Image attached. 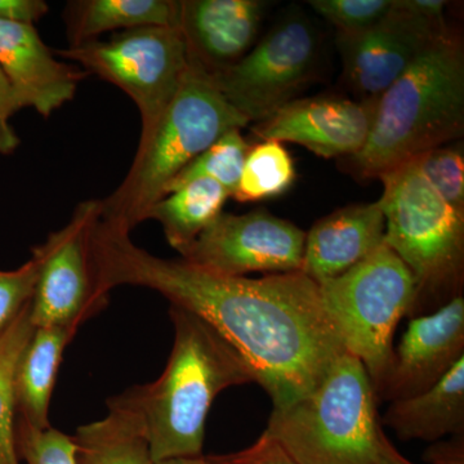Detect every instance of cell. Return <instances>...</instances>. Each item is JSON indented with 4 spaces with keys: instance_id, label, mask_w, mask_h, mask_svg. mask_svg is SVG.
<instances>
[{
    "instance_id": "cell-1",
    "label": "cell",
    "mask_w": 464,
    "mask_h": 464,
    "mask_svg": "<svg viewBox=\"0 0 464 464\" xmlns=\"http://www.w3.org/2000/svg\"><path fill=\"white\" fill-rule=\"evenodd\" d=\"M91 248L101 297L118 286H142L200 317L246 360L273 411L308 395L346 351L319 285L302 271L225 276L157 257L101 217Z\"/></svg>"
},
{
    "instance_id": "cell-2",
    "label": "cell",
    "mask_w": 464,
    "mask_h": 464,
    "mask_svg": "<svg viewBox=\"0 0 464 464\" xmlns=\"http://www.w3.org/2000/svg\"><path fill=\"white\" fill-rule=\"evenodd\" d=\"M174 343L163 374L116 400L142 427L152 462L203 456L208 414L217 396L256 382L246 360L200 317L170 306Z\"/></svg>"
},
{
    "instance_id": "cell-3",
    "label": "cell",
    "mask_w": 464,
    "mask_h": 464,
    "mask_svg": "<svg viewBox=\"0 0 464 464\" xmlns=\"http://www.w3.org/2000/svg\"><path fill=\"white\" fill-rule=\"evenodd\" d=\"M463 130V43L449 29L378 97L364 148L341 160L357 179H380Z\"/></svg>"
},
{
    "instance_id": "cell-4",
    "label": "cell",
    "mask_w": 464,
    "mask_h": 464,
    "mask_svg": "<svg viewBox=\"0 0 464 464\" xmlns=\"http://www.w3.org/2000/svg\"><path fill=\"white\" fill-rule=\"evenodd\" d=\"M248 119L218 90L213 76L188 58L181 87L150 141L137 149L130 172L101 200V219L130 232L146 221L150 208L164 197L170 181L228 130Z\"/></svg>"
},
{
    "instance_id": "cell-5",
    "label": "cell",
    "mask_w": 464,
    "mask_h": 464,
    "mask_svg": "<svg viewBox=\"0 0 464 464\" xmlns=\"http://www.w3.org/2000/svg\"><path fill=\"white\" fill-rule=\"evenodd\" d=\"M380 179L384 244L413 275L411 317L427 315L462 295L464 215L433 190L414 160Z\"/></svg>"
},
{
    "instance_id": "cell-6",
    "label": "cell",
    "mask_w": 464,
    "mask_h": 464,
    "mask_svg": "<svg viewBox=\"0 0 464 464\" xmlns=\"http://www.w3.org/2000/svg\"><path fill=\"white\" fill-rule=\"evenodd\" d=\"M377 404L364 365L344 351L308 395L273 411L265 432L298 464H375Z\"/></svg>"
},
{
    "instance_id": "cell-7",
    "label": "cell",
    "mask_w": 464,
    "mask_h": 464,
    "mask_svg": "<svg viewBox=\"0 0 464 464\" xmlns=\"http://www.w3.org/2000/svg\"><path fill=\"white\" fill-rule=\"evenodd\" d=\"M317 285L344 348L364 365L377 395L392 364L396 328L413 310V275L383 243L347 273Z\"/></svg>"
},
{
    "instance_id": "cell-8",
    "label": "cell",
    "mask_w": 464,
    "mask_h": 464,
    "mask_svg": "<svg viewBox=\"0 0 464 464\" xmlns=\"http://www.w3.org/2000/svg\"><path fill=\"white\" fill-rule=\"evenodd\" d=\"M53 53L114 84L133 101L142 124L137 149L151 139L188 69V45L179 27H139Z\"/></svg>"
},
{
    "instance_id": "cell-9",
    "label": "cell",
    "mask_w": 464,
    "mask_h": 464,
    "mask_svg": "<svg viewBox=\"0 0 464 464\" xmlns=\"http://www.w3.org/2000/svg\"><path fill=\"white\" fill-rule=\"evenodd\" d=\"M320 41L313 24L292 14L256 43L239 63L212 75L213 81L248 121H264L315 75Z\"/></svg>"
},
{
    "instance_id": "cell-10",
    "label": "cell",
    "mask_w": 464,
    "mask_h": 464,
    "mask_svg": "<svg viewBox=\"0 0 464 464\" xmlns=\"http://www.w3.org/2000/svg\"><path fill=\"white\" fill-rule=\"evenodd\" d=\"M101 217V200L78 204L65 227L35 246L42 257L41 274L30 315L35 328L81 326L106 306L97 292L92 259V234Z\"/></svg>"
},
{
    "instance_id": "cell-11",
    "label": "cell",
    "mask_w": 464,
    "mask_h": 464,
    "mask_svg": "<svg viewBox=\"0 0 464 464\" xmlns=\"http://www.w3.org/2000/svg\"><path fill=\"white\" fill-rule=\"evenodd\" d=\"M306 232L286 219L256 209L221 213L179 253L183 261L225 276L301 271Z\"/></svg>"
},
{
    "instance_id": "cell-12",
    "label": "cell",
    "mask_w": 464,
    "mask_h": 464,
    "mask_svg": "<svg viewBox=\"0 0 464 464\" xmlns=\"http://www.w3.org/2000/svg\"><path fill=\"white\" fill-rule=\"evenodd\" d=\"M449 26L433 25L406 14L392 0V8L377 25L357 33H338L344 81L360 100L378 99L404 74Z\"/></svg>"
},
{
    "instance_id": "cell-13",
    "label": "cell",
    "mask_w": 464,
    "mask_h": 464,
    "mask_svg": "<svg viewBox=\"0 0 464 464\" xmlns=\"http://www.w3.org/2000/svg\"><path fill=\"white\" fill-rule=\"evenodd\" d=\"M373 100H348L319 96L293 100L259 121L255 128L262 141H279L304 146L317 157L346 159L364 148L372 124Z\"/></svg>"
},
{
    "instance_id": "cell-14",
    "label": "cell",
    "mask_w": 464,
    "mask_h": 464,
    "mask_svg": "<svg viewBox=\"0 0 464 464\" xmlns=\"http://www.w3.org/2000/svg\"><path fill=\"white\" fill-rule=\"evenodd\" d=\"M464 357V297L427 315L411 317L392 364L377 392L378 401L411 398L438 383Z\"/></svg>"
},
{
    "instance_id": "cell-15",
    "label": "cell",
    "mask_w": 464,
    "mask_h": 464,
    "mask_svg": "<svg viewBox=\"0 0 464 464\" xmlns=\"http://www.w3.org/2000/svg\"><path fill=\"white\" fill-rule=\"evenodd\" d=\"M0 70L16 96L20 110L43 118L74 99L88 72L54 57L34 25L0 20Z\"/></svg>"
},
{
    "instance_id": "cell-16",
    "label": "cell",
    "mask_w": 464,
    "mask_h": 464,
    "mask_svg": "<svg viewBox=\"0 0 464 464\" xmlns=\"http://www.w3.org/2000/svg\"><path fill=\"white\" fill-rule=\"evenodd\" d=\"M266 8L262 0H181L188 58L210 75L234 66L255 47Z\"/></svg>"
},
{
    "instance_id": "cell-17",
    "label": "cell",
    "mask_w": 464,
    "mask_h": 464,
    "mask_svg": "<svg viewBox=\"0 0 464 464\" xmlns=\"http://www.w3.org/2000/svg\"><path fill=\"white\" fill-rule=\"evenodd\" d=\"M384 230L378 201L334 210L306 232L302 273L316 284L341 276L380 248Z\"/></svg>"
},
{
    "instance_id": "cell-18",
    "label": "cell",
    "mask_w": 464,
    "mask_h": 464,
    "mask_svg": "<svg viewBox=\"0 0 464 464\" xmlns=\"http://www.w3.org/2000/svg\"><path fill=\"white\" fill-rule=\"evenodd\" d=\"M382 423L402 441L464 435V357L429 390L390 402Z\"/></svg>"
},
{
    "instance_id": "cell-19",
    "label": "cell",
    "mask_w": 464,
    "mask_h": 464,
    "mask_svg": "<svg viewBox=\"0 0 464 464\" xmlns=\"http://www.w3.org/2000/svg\"><path fill=\"white\" fill-rule=\"evenodd\" d=\"M79 326L56 325L35 328L18 362L14 398L16 420L34 429H48V411L58 366Z\"/></svg>"
},
{
    "instance_id": "cell-20",
    "label": "cell",
    "mask_w": 464,
    "mask_h": 464,
    "mask_svg": "<svg viewBox=\"0 0 464 464\" xmlns=\"http://www.w3.org/2000/svg\"><path fill=\"white\" fill-rule=\"evenodd\" d=\"M69 47L97 41L109 32L179 26V0H79L63 14Z\"/></svg>"
},
{
    "instance_id": "cell-21",
    "label": "cell",
    "mask_w": 464,
    "mask_h": 464,
    "mask_svg": "<svg viewBox=\"0 0 464 464\" xmlns=\"http://www.w3.org/2000/svg\"><path fill=\"white\" fill-rule=\"evenodd\" d=\"M228 198L219 183L209 179H192L157 201L146 219L158 221L169 246L181 253L224 213Z\"/></svg>"
},
{
    "instance_id": "cell-22",
    "label": "cell",
    "mask_w": 464,
    "mask_h": 464,
    "mask_svg": "<svg viewBox=\"0 0 464 464\" xmlns=\"http://www.w3.org/2000/svg\"><path fill=\"white\" fill-rule=\"evenodd\" d=\"M103 420L81 427L74 436L79 464H154L141 423L115 398Z\"/></svg>"
},
{
    "instance_id": "cell-23",
    "label": "cell",
    "mask_w": 464,
    "mask_h": 464,
    "mask_svg": "<svg viewBox=\"0 0 464 464\" xmlns=\"http://www.w3.org/2000/svg\"><path fill=\"white\" fill-rule=\"evenodd\" d=\"M30 307L32 302L24 307L11 325L0 334V464H21L14 442V382L18 362L35 331Z\"/></svg>"
},
{
    "instance_id": "cell-24",
    "label": "cell",
    "mask_w": 464,
    "mask_h": 464,
    "mask_svg": "<svg viewBox=\"0 0 464 464\" xmlns=\"http://www.w3.org/2000/svg\"><path fill=\"white\" fill-rule=\"evenodd\" d=\"M295 160L279 141L250 146L234 199L239 203L271 199L285 194L295 181Z\"/></svg>"
},
{
    "instance_id": "cell-25",
    "label": "cell",
    "mask_w": 464,
    "mask_h": 464,
    "mask_svg": "<svg viewBox=\"0 0 464 464\" xmlns=\"http://www.w3.org/2000/svg\"><path fill=\"white\" fill-rule=\"evenodd\" d=\"M249 149L250 145L241 134V130H228L174 177L167 186L164 197L198 179H212L219 183L230 198L234 197Z\"/></svg>"
},
{
    "instance_id": "cell-26",
    "label": "cell",
    "mask_w": 464,
    "mask_h": 464,
    "mask_svg": "<svg viewBox=\"0 0 464 464\" xmlns=\"http://www.w3.org/2000/svg\"><path fill=\"white\" fill-rule=\"evenodd\" d=\"M413 160L433 190L464 215V151L462 143L442 145Z\"/></svg>"
},
{
    "instance_id": "cell-27",
    "label": "cell",
    "mask_w": 464,
    "mask_h": 464,
    "mask_svg": "<svg viewBox=\"0 0 464 464\" xmlns=\"http://www.w3.org/2000/svg\"><path fill=\"white\" fill-rule=\"evenodd\" d=\"M14 442L25 464H79L74 438L56 429L38 430L16 420Z\"/></svg>"
},
{
    "instance_id": "cell-28",
    "label": "cell",
    "mask_w": 464,
    "mask_h": 464,
    "mask_svg": "<svg viewBox=\"0 0 464 464\" xmlns=\"http://www.w3.org/2000/svg\"><path fill=\"white\" fill-rule=\"evenodd\" d=\"M308 5L337 27L338 33H357L386 18L392 0H311Z\"/></svg>"
},
{
    "instance_id": "cell-29",
    "label": "cell",
    "mask_w": 464,
    "mask_h": 464,
    "mask_svg": "<svg viewBox=\"0 0 464 464\" xmlns=\"http://www.w3.org/2000/svg\"><path fill=\"white\" fill-rule=\"evenodd\" d=\"M41 267V255L34 248L32 258L17 270L0 271V334L32 302Z\"/></svg>"
},
{
    "instance_id": "cell-30",
    "label": "cell",
    "mask_w": 464,
    "mask_h": 464,
    "mask_svg": "<svg viewBox=\"0 0 464 464\" xmlns=\"http://www.w3.org/2000/svg\"><path fill=\"white\" fill-rule=\"evenodd\" d=\"M215 464H298L271 436L264 432L255 444L237 453L210 456Z\"/></svg>"
},
{
    "instance_id": "cell-31",
    "label": "cell",
    "mask_w": 464,
    "mask_h": 464,
    "mask_svg": "<svg viewBox=\"0 0 464 464\" xmlns=\"http://www.w3.org/2000/svg\"><path fill=\"white\" fill-rule=\"evenodd\" d=\"M17 111H20V106L14 92L0 70V154H12L20 145V137L11 124L12 116Z\"/></svg>"
},
{
    "instance_id": "cell-32",
    "label": "cell",
    "mask_w": 464,
    "mask_h": 464,
    "mask_svg": "<svg viewBox=\"0 0 464 464\" xmlns=\"http://www.w3.org/2000/svg\"><path fill=\"white\" fill-rule=\"evenodd\" d=\"M50 11L44 0H0V20L34 25Z\"/></svg>"
},
{
    "instance_id": "cell-33",
    "label": "cell",
    "mask_w": 464,
    "mask_h": 464,
    "mask_svg": "<svg viewBox=\"0 0 464 464\" xmlns=\"http://www.w3.org/2000/svg\"><path fill=\"white\" fill-rule=\"evenodd\" d=\"M424 460L430 464H464V435L432 442L424 453Z\"/></svg>"
},
{
    "instance_id": "cell-34",
    "label": "cell",
    "mask_w": 464,
    "mask_h": 464,
    "mask_svg": "<svg viewBox=\"0 0 464 464\" xmlns=\"http://www.w3.org/2000/svg\"><path fill=\"white\" fill-rule=\"evenodd\" d=\"M375 464H414L406 459L404 456L396 450V448L391 444L387 439L386 433H383L381 440L380 454H378L377 463Z\"/></svg>"
},
{
    "instance_id": "cell-35",
    "label": "cell",
    "mask_w": 464,
    "mask_h": 464,
    "mask_svg": "<svg viewBox=\"0 0 464 464\" xmlns=\"http://www.w3.org/2000/svg\"><path fill=\"white\" fill-rule=\"evenodd\" d=\"M154 464H215L209 457L174 458V459L161 460Z\"/></svg>"
}]
</instances>
